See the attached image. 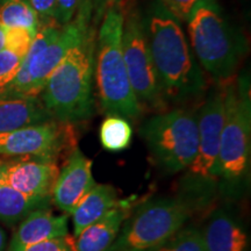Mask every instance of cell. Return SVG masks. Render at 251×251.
Here are the masks:
<instances>
[{
    "mask_svg": "<svg viewBox=\"0 0 251 251\" xmlns=\"http://www.w3.org/2000/svg\"><path fill=\"white\" fill-rule=\"evenodd\" d=\"M120 201L117 190L112 185L96 184L83 201L72 212L74 237L76 238L83 229L103 218Z\"/></svg>",
    "mask_w": 251,
    "mask_h": 251,
    "instance_id": "cell-18",
    "label": "cell"
},
{
    "mask_svg": "<svg viewBox=\"0 0 251 251\" xmlns=\"http://www.w3.org/2000/svg\"><path fill=\"white\" fill-rule=\"evenodd\" d=\"M77 147L75 126L47 121L0 134V156L39 157L58 161Z\"/></svg>",
    "mask_w": 251,
    "mask_h": 251,
    "instance_id": "cell-11",
    "label": "cell"
},
{
    "mask_svg": "<svg viewBox=\"0 0 251 251\" xmlns=\"http://www.w3.org/2000/svg\"><path fill=\"white\" fill-rule=\"evenodd\" d=\"M144 23L164 99L184 101L199 97L206 89L205 76L179 21L153 0Z\"/></svg>",
    "mask_w": 251,
    "mask_h": 251,
    "instance_id": "cell-1",
    "label": "cell"
},
{
    "mask_svg": "<svg viewBox=\"0 0 251 251\" xmlns=\"http://www.w3.org/2000/svg\"><path fill=\"white\" fill-rule=\"evenodd\" d=\"M5 49V33L4 28L0 27V51Z\"/></svg>",
    "mask_w": 251,
    "mask_h": 251,
    "instance_id": "cell-32",
    "label": "cell"
},
{
    "mask_svg": "<svg viewBox=\"0 0 251 251\" xmlns=\"http://www.w3.org/2000/svg\"><path fill=\"white\" fill-rule=\"evenodd\" d=\"M96 186L92 161L75 147L59 170L51 192V200L65 214H72L90 191Z\"/></svg>",
    "mask_w": 251,
    "mask_h": 251,
    "instance_id": "cell-12",
    "label": "cell"
},
{
    "mask_svg": "<svg viewBox=\"0 0 251 251\" xmlns=\"http://www.w3.org/2000/svg\"><path fill=\"white\" fill-rule=\"evenodd\" d=\"M191 48L216 83L227 84L247 52V41L216 0H200L187 19Z\"/></svg>",
    "mask_w": 251,
    "mask_h": 251,
    "instance_id": "cell-3",
    "label": "cell"
},
{
    "mask_svg": "<svg viewBox=\"0 0 251 251\" xmlns=\"http://www.w3.org/2000/svg\"><path fill=\"white\" fill-rule=\"evenodd\" d=\"M179 23H186L191 12L200 0H157Z\"/></svg>",
    "mask_w": 251,
    "mask_h": 251,
    "instance_id": "cell-25",
    "label": "cell"
},
{
    "mask_svg": "<svg viewBox=\"0 0 251 251\" xmlns=\"http://www.w3.org/2000/svg\"><path fill=\"white\" fill-rule=\"evenodd\" d=\"M69 235L68 214L56 215L48 207L29 213L12 237L7 251H24L34 244Z\"/></svg>",
    "mask_w": 251,
    "mask_h": 251,
    "instance_id": "cell-14",
    "label": "cell"
},
{
    "mask_svg": "<svg viewBox=\"0 0 251 251\" xmlns=\"http://www.w3.org/2000/svg\"><path fill=\"white\" fill-rule=\"evenodd\" d=\"M0 27H21L36 34L40 20L28 0H0Z\"/></svg>",
    "mask_w": 251,
    "mask_h": 251,
    "instance_id": "cell-20",
    "label": "cell"
},
{
    "mask_svg": "<svg viewBox=\"0 0 251 251\" xmlns=\"http://www.w3.org/2000/svg\"><path fill=\"white\" fill-rule=\"evenodd\" d=\"M5 33V49L19 56L21 59L25 58L36 34L21 27L4 28Z\"/></svg>",
    "mask_w": 251,
    "mask_h": 251,
    "instance_id": "cell-23",
    "label": "cell"
},
{
    "mask_svg": "<svg viewBox=\"0 0 251 251\" xmlns=\"http://www.w3.org/2000/svg\"><path fill=\"white\" fill-rule=\"evenodd\" d=\"M206 251H248L249 236L237 219L218 209L209 216L202 230Z\"/></svg>",
    "mask_w": 251,
    "mask_h": 251,
    "instance_id": "cell-15",
    "label": "cell"
},
{
    "mask_svg": "<svg viewBox=\"0 0 251 251\" xmlns=\"http://www.w3.org/2000/svg\"><path fill=\"white\" fill-rule=\"evenodd\" d=\"M225 90V121L219 151V186L237 197L249 185L251 161V99L249 76L242 75Z\"/></svg>",
    "mask_w": 251,
    "mask_h": 251,
    "instance_id": "cell-5",
    "label": "cell"
},
{
    "mask_svg": "<svg viewBox=\"0 0 251 251\" xmlns=\"http://www.w3.org/2000/svg\"><path fill=\"white\" fill-rule=\"evenodd\" d=\"M225 121V90L214 91L205 100L197 115V155L181 179V193L199 207L206 205L219 186V151Z\"/></svg>",
    "mask_w": 251,
    "mask_h": 251,
    "instance_id": "cell-8",
    "label": "cell"
},
{
    "mask_svg": "<svg viewBox=\"0 0 251 251\" xmlns=\"http://www.w3.org/2000/svg\"><path fill=\"white\" fill-rule=\"evenodd\" d=\"M6 248V234L5 231L0 228V251H5Z\"/></svg>",
    "mask_w": 251,
    "mask_h": 251,
    "instance_id": "cell-31",
    "label": "cell"
},
{
    "mask_svg": "<svg viewBox=\"0 0 251 251\" xmlns=\"http://www.w3.org/2000/svg\"><path fill=\"white\" fill-rule=\"evenodd\" d=\"M50 198L27 196L7 184H0V221L17 225L35 209L48 207Z\"/></svg>",
    "mask_w": 251,
    "mask_h": 251,
    "instance_id": "cell-19",
    "label": "cell"
},
{
    "mask_svg": "<svg viewBox=\"0 0 251 251\" xmlns=\"http://www.w3.org/2000/svg\"><path fill=\"white\" fill-rule=\"evenodd\" d=\"M150 251H206L202 231L198 228H181L177 233Z\"/></svg>",
    "mask_w": 251,
    "mask_h": 251,
    "instance_id": "cell-22",
    "label": "cell"
},
{
    "mask_svg": "<svg viewBox=\"0 0 251 251\" xmlns=\"http://www.w3.org/2000/svg\"><path fill=\"white\" fill-rule=\"evenodd\" d=\"M96 40L97 26L91 24L47 80L41 101L54 120L76 126L93 115Z\"/></svg>",
    "mask_w": 251,
    "mask_h": 251,
    "instance_id": "cell-2",
    "label": "cell"
},
{
    "mask_svg": "<svg viewBox=\"0 0 251 251\" xmlns=\"http://www.w3.org/2000/svg\"><path fill=\"white\" fill-rule=\"evenodd\" d=\"M24 251H76V247L70 235H67L64 237L52 238V240L34 244Z\"/></svg>",
    "mask_w": 251,
    "mask_h": 251,
    "instance_id": "cell-26",
    "label": "cell"
},
{
    "mask_svg": "<svg viewBox=\"0 0 251 251\" xmlns=\"http://www.w3.org/2000/svg\"><path fill=\"white\" fill-rule=\"evenodd\" d=\"M140 134L153 164L166 174L185 171L197 155V115L186 109L159 113L142 125Z\"/></svg>",
    "mask_w": 251,
    "mask_h": 251,
    "instance_id": "cell-9",
    "label": "cell"
},
{
    "mask_svg": "<svg viewBox=\"0 0 251 251\" xmlns=\"http://www.w3.org/2000/svg\"><path fill=\"white\" fill-rule=\"evenodd\" d=\"M99 139L103 149L107 151H124L133 140V128L127 119L109 114L100 126Z\"/></svg>",
    "mask_w": 251,
    "mask_h": 251,
    "instance_id": "cell-21",
    "label": "cell"
},
{
    "mask_svg": "<svg viewBox=\"0 0 251 251\" xmlns=\"http://www.w3.org/2000/svg\"><path fill=\"white\" fill-rule=\"evenodd\" d=\"M125 14L120 7L109 8L101 19L94 51L96 86L100 105L107 114L136 120L143 112L131 89L122 51Z\"/></svg>",
    "mask_w": 251,
    "mask_h": 251,
    "instance_id": "cell-4",
    "label": "cell"
},
{
    "mask_svg": "<svg viewBox=\"0 0 251 251\" xmlns=\"http://www.w3.org/2000/svg\"><path fill=\"white\" fill-rule=\"evenodd\" d=\"M90 1L92 6V24L94 26H98V23L101 21L103 14L109 8L120 5L124 0H90Z\"/></svg>",
    "mask_w": 251,
    "mask_h": 251,
    "instance_id": "cell-29",
    "label": "cell"
},
{
    "mask_svg": "<svg viewBox=\"0 0 251 251\" xmlns=\"http://www.w3.org/2000/svg\"><path fill=\"white\" fill-rule=\"evenodd\" d=\"M122 51L131 89L142 107L164 108L165 99L149 48L144 17L137 9H131L127 18L125 17Z\"/></svg>",
    "mask_w": 251,
    "mask_h": 251,
    "instance_id": "cell-10",
    "label": "cell"
},
{
    "mask_svg": "<svg viewBox=\"0 0 251 251\" xmlns=\"http://www.w3.org/2000/svg\"><path fill=\"white\" fill-rule=\"evenodd\" d=\"M51 120L39 97L0 96V134Z\"/></svg>",
    "mask_w": 251,
    "mask_h": 251,
    "instance_id": "cell-16",
    "label": "cell"
},
{
    "mask_svg": "<svg viewBox=\"0 0 251 251\" xmlns=\"http://www.w3.org/2000/svg\"><path fill=\"white\" fill-rule=\"evenodd\" d=\"M9 164V161H5V159L0 158V184H2L4 181V177L6 174V170H7Z\"/></svg>",
    "mask_w": 251,
    "mask_h": 251,
    "instance_id": "cell-30",
    "label": "cell"
},
{
    "mask_svg": "<svg viewBox=\"0 0 251 251\" xmlns=\"http://www.w3.org/2000/svg\"><path fill=\"white\" fill-rule=\"evenodd\" d=\"M21 62L23 59L7 49L0 51V96L6 93L9 84L18 74Z\"/></svg>",
    "mask_w": 251,
    "mask_h": 251,
    "instance_id": "cell-24",
    "label": "cell"
},
{
    "mask_svg": "<svg viewBox=\"0 0 251 251\" xmlns=\"http://www.w3.org/2000/svg\"><path fill=\"white\" fill-rule=\"evenodd\" d=\"M83 0H57L55 20L59 25H67L74 20Z\"/></svg>",
    "mask_w": 251,
    "mask_h": 251,
    "instance_id": "cell-27",
    "label": "cell"
},
{
    "mask_svg": "<svg viewBox=\"0 0 251 251\" xmlns=\"http://www.w3.org/2000/svg\"><path fill=\"white\" fill-rule=\"evenodd\" d=\"M92 24V6L83 0L74 20L59 25L56 20L41 24L35 37L4 96L39 97L47 80L69 49Z\"/></svg>",
    "mask_w": 251,
    "mask_h": 251,
    "instance_id": "cell-6",
    "label": "cell"
},
{
    "mask_svg": "<svg viewBox=\"0 0 251 251\" xmlns=\"http://www.w3.org/2000/svg\"><path fill=\"white\" fill-rule=\"evenodd\" d=\"M59 175L57 161L39 157H19L9 161L4 181L27 196L50 198Z\"/></svg>",
    "mask_w": 251,
    "mask_h": 251,
    "instance_id": "cell-13",
    "label": "cell"
},
{
    "mask_svg": "<svg viewBox=\"0 0 251 251\" xmlns=\"http://www.w3.org/2000/svg\"><path fill=\"white\" fill-rule=\"evenodd\" d=\"M39 17L40 25L55 20L57 0H28Z\"/></svg>",
    "mask_w": 251,
    "mask_h": 251,
    "instance_id": "cell-28",
    "label": "cell"
},
{
    "mask_svg": "<svg viewBox=\"0 0 251 251\" xmlns=\"http://www.w3.org/2000/svg\"><path fill=\"white\" fill-rule=\"evenodd\" d=\"M198 208L183 194L161 197L141 205L127 220L107 251H150L180 230Z\"/></svg>",
    "mask_w": 251,
    "mask_h": 251,
    "instance_id": "cell-7",
    "label": "cell"
},
{
    "mask_svg": "<svg viewBox=\"0 0 251 251\" xmlns=\"http://www.w3.org/2000/svg\"><path fill=\"white\" fill-rule=\"evenodd\" d=\"M129 203L121 200L103 218L81 230L76 237V251H107L128 218Z\"/></svg>",
    "mask_w": 251,
    "mask_h": 251,
    "instance_id": "cell-17",
    "label": "cell"
}]
</instances>
